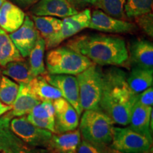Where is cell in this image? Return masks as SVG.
I'll return each mask as SVG.
<instances>
[{"label":"cell","mask_w":153,"mask_h":153,"mask_svg":"<svg viewBox=\"0 0 153 153\" xmlns=\"http://www.w3.org/2000/svg\"><path fill=\"white\" fill-rule=\"evenodd\" d=\"M30 91L36 97L43 101H54L55 99L62 97L60 91L50 85L44 76H34L28 83Z\"/></svg>","instance_id":"20"},{"label":"cell","mask_w":153,"mask_h":153,"mask_svg":"<svg viewBox=\"0 0 153 153\" xmlns=\"http://www.w3.org/2000/svg\"><path fill=\"white\" fill-rule=\"evenodd\" d=\"M88 28L106 33H126L135 30L136 26L123 19L114 18L101 10H94L91 14Z\"/></svg>","instance_id":"12"},{"label":"cell","mask_w":153,"mask_h":153,"mask_svg":"<svg viewBox=\"0 0 153 153\" xmlns=\"http://www.w3.org/2000/svg\"><path fill=\"white\" fill-rule=\"evenodd\" d=\"M9 126L11 131L16 137L30 146L40 148L50 146L52 133L34 126L28 121L26 116L12 118Z\"/></svg>","instance_id":"7"},{"label":"cell","mask_w":153,"mask_h":153,"mask_svg":"<svg viewBox=\"0 0 153 153\" xmlns=\"http://www.w3.org/2000/svg\"><path fill=\"white\" fill-rule=\"evenodd\" d=\"M44 77L50 85L60 91L62 97L74 107L78 116L82 113L79 99V86L76 76L70 74H44Z\"/></svg>","instance_id":"9"},{"label":"cell","mask_w":153,"mask_h":153,"mask_svg":"<svg viewBox=\"0 0 153 153\" xmlns=\"http://www.w3.org/2000/svg\"><path fill=\"white\" fill-rule=\"evenodd\" d=\"M110 148L106 145H97L83 140L76 148V153H107Z\"/></svg>","instance_id":"30"},{"label":"cell","mask_w":153,"mask_h":153,"mask_svg":"<svg viewBox=\"0 0 153 153\" xmlns=\"http://www.w3.org/2000/svg\"><path fill=\"white\" fill-rule=\"evenodd\" d=\"M129 52L133 67L153 69V45L150 41L144 39L133 41Z\"/></svg>","instance_id":"14"},{"label":"cell","mask_w":153,"mask_h":153,"mask_svg":"<svg viewBox=\"0 0 153 153\" xmlns=\"http://www.w3.org/2000/svg\"><path fill=\"white\" fill-rule=\"evenodd\" d=\"M126 0H97V6L105 14L114 18L123 19L126 18L124 6Z\"/></svg>","instance_id":"28"},{"label":"cell","mask_w":153,"mask_h":153,"mask_svg":"<svg viewBox=\"0 0 153 153\" xmlns=\"http://www.w3.org/2000/svg\"><path fill=\"white\" fill-rule=\"evenodd\" d=\"M32 19L36 29L45 41H47L57 33L62 26V21L53 16L33 15Z\"/></svg>","instance_id":"24"},{"label":"cell","mask_w":153,"mask_h":153,"mask_svg":"<svg viewBox=\"0 0 153 153\" xmlns=\"http://www.w3.org/2000/svg\"><path fill=\"white\" fill-rule=\"evenodd\" d=\"M45 45L46 44L45 39L42 36H40L28 55V64L30 66V72L33 76L44 75L46 74V69L43 61Z\"/></svg>","instance_id":"22"},{"label":"cell","mask_w":153,"mask_h":153,"mask_svg":"<svg viewBox=\"0 0 153 153\" xmlns=\"http://www.w3.org/2000/svg\"><path fill=\"white\" fill-rule=\"evenodd\" d=\"M45 64L48 74L76 75L94 63L74 50L62 46L48 52Z\"/></svg>","instance_id":"3"},{"label":"cell","mask_w":153,"mask_h":153,"mask_svg":"<svg viewBox=\"0 0 153 153\" xmlns=\"http://www.w3.org/2000/svg\"><path fill=\"white\" fill-rule=\"evenodd\" d=\"M38 1H40V0H13V1L16 4L23 9H27L28 7L35 4Z\"/></svg>","instance_id":"35"},{"label":"cell","mask_w":153,"mask_h":153,"mask_svg":"<svg viewBox=\"0 0 153 153\" xmlns=\"http://www.w3.org/2000/svg\"><path fill=\"white\" fill-rule=\"evenodd\" d=\"M152 143L129 127L113 128L110 148L120 153H145L150 152Z\"/></svg>","instance_id":"6"},{"label":"cell","mask_w":153,"mask_h":153,"mask_svg":"<svg viewBox=\"0 0 153 153\" xmlns=\"http://www.w3.org/2000/svg\"><path fill=\"white\" fill-rule=\"evenodd\" d=\"M127 82L131 91L139 94L152 86L153 69L133 67L127 75Z\"/></svg>","instance_id":"18"},{"label":"cell","mask_w":153,"mask_h":153,"mask_svg":"<svg viewBox=\"0 0 153 153\" xmlns=\"http://www.w3.org/2000/svg\"><path fill=\"white\" fill-rule=\"evenodd\" d=\"M41 100L30 91L28 83H20L18 94L9 114L14 117H20L28 114Z\"/></svg>","instance_id":"17"},{"label":"cell","mask_w":153,"mask_h":153,"mask_svg":"<svg viewBox=\"0 0 153 153\" xmlns=\"http://www.w3.org/2000/svg\"><path fill=\"white\" fill-rule=\"evenodd\" d=\"M3 68L1 73L19 84H27L34 77L30 72L28 62L24 60L9 62Z\"/></svg>","instance_id":"21"},{"label":"cell","mask_w":153,"mask_h":153,"mask_svg":"<svg viewBox=\"0 0 153 153\" xmlns=\"http://www.w3.org/2000/svg\"><path fill=\"white\" fill-rule=\"evenodd\" d=\"M135 20L140 28L142 29L145 33L149 36L152 37L153 36V16L152 13H147V14L140 15L135 17Z\"/></svg>","instance_id":"31"},{"label":"cell","mask_w":153,"mask_h":153,"mask_svg":"<svg viewBox=\"0 0 153 153\" xmlns=\"http://www.w3.org/2000/svg\"><path fill=\"white\" fill-rule=\"evenodd\" d=\"M145 153H150V152H145Z\"/></svg>","instance_id":"41"},{"label":"cell","mask_w":153,"mask_h":153,"mask_svg":"<svg viewBox=\"0 0 153 153\" xmlns=\"http://www.w3.org/2000/svg\"><path fill=\"white\" fill-rule=\"evenodd\" d=\"M30 116L37 118L45 119L54 117L55 108L53 101H43L33 107L29 114Z\"/></svg>","instance_id":"29"},{"label":"cell","mask_w":153,"mask_h":153,"mask_svg":"<svg viewBox=\"0 0 153 153\" xmlns=\"http://www.w3.org/2000/svg\"><path fill=\"white\" fill-rule=\"evenodd\" d=\"M9 37L18 49L22 57H27L40 37L33 21L28 16H25L20 28L9 34Z\"/></svg>","instance_id":"11"},{"label":"cell","mask_w":153,"mask_h":153,"mask_svg":"<svg viewBox=\"0 0 153 153\" xmlns=\"http://www.w3.org/2000/svg\"><path fill=\"white\" fill-rule=\"evenodd\" d=\"M27 119L30 123L33 124L34 126H37L38 128H43L48 131H51V133H55V118H45V119H41V118H37L33 117L28 114L26 116Z\"/></svg>","instance_id":"32"},{"label":"cell","mask_w":153,"mask_h":153,"mask_svg":"<svg viewBox=\"0 0 153 153\" xmlns=\"http://www.w3.org/2000/svg\"><path fill=\"white\" fill-rule=\"evenodd\" d=\"M152 106H146L135 103L132 109L129 128L148 139L152 143V131L150 127Z\"/></svg>","instance_id":"15"},{"label":"cell","mask_w":153,"mask_h":153,"mask_svg":"<svg viewBox=\"0 0 153 153\" xmlns=\"http://www.w3.org/2000/svg\"><path fill=\"white\" fill-rule=\"evenodd\" d=\"M67 153H76V152H75V151H72V152H68Z\"/></svg>","instance_id":"40"},{"label":"cell","mask_w":153,"mask_h":153,"mask_svg":"<svg viewBox=\"0 0 153 153\" xmlns=\"http://www.w3.org/2000/svg\"><path fill=\"white\" fill-rule=\"evenodd\" d=\"M20 7L9 1H4L0 7V28L7 33H13L20 28L25 19Z\"/></svg>","instance_id":"16"},{"label":"cell","mask_w":153,"mask_h":153,"mask_svg":"<svg viewBox=\"0 0 153 153\" xmlns=\"http://www.w3.org/2000/svg\"><path fill=\"white\" fill-rule=\"evenodd\" d=\"M12 108V106H7L4 104H3L1 101H0V117L2 116L4 114H6L7 112L9 111Z\"/></svg>","instance_id":"36"},{"label":"cell","mask_w":153,"mask_h":153,"mask_svg":"<svg viewBox=\"0 0 153 153\" xmlns=\"http://www.w3.org/2000/svg\"><path fill=\"white\" fill-rule=\"evenodd\" d=\"M127 73L121 69L108 68L103 72L102 94L99 109L108 115L114 123L128 126L137 101V94L130 89Z\"/></svg>","instance_id":"1"},{"label":"cell","mask_w":153,"mask_h":153,"mask_svg":"<svg viewBox=\"0 0 153 153\" xmlns=\"http://www.w3.org/2000/svg\"><path fill=\"white\" fill-rule=\"evenodd\" d=\"M22 60V56L9 36L0 28V66L4 67L9 62Z\"/></svg>","instance_id":"23"},{"label":"cell","mask_w":153,"mask_h":153,"mask_svg":"<svg viewBox=\"0 0 153 153\" xmlns=\"http://www.w3.org/2000/svg\"><path fill=\"white\" fill-rule=\"evenodd\" d=\"M55 108V133H65L76 129L79 116L74 108L62 97L53 101Z\"/></svg>","instance_id":"10"},{"label":"cell","mask_w":153,"mask_h":153,"mask_svg":"<svg viewBox=\"0 0 153 153\" xmlns=\"http://www.w3.org/2000/svg\"><path fill=\"white\" fill-rule=\"evenodd\" d=\"M68 1L77 11L85 9L89 6H96L97 2V0H68Z\"/></svg>","instance_id":"34"},{"label":"cell","mask_w":153,"mask_h":153,"mask_svg":"<svg viewBox=\"0 0 153 153\" xmlns=\"http://www.w3.org/2000/svg\"><path fill=\"white\" fill-rule=\"evenodd\" d=\"M67 46L87 57L98 65H123L128 59V51L123 38L91 34L76 36Z\"/></svg>","instance_id":"2"},{"label":"cell","mask_w":153,"mask_h":153,"mask_svg":"<svg viewBox=\"0 0 153 153\" xmlns=\"http://www.w3.org/2000/svg\"><path fill=\"white\" fill-rule=\"evenodd\" d=\"M107 153H120V152H117V151H116V150H113L112 148H110V150H109V151H108V152H107Z\"/></svg>","instance_id":"37"},{"label":"cell","mask_w":153,"mask_h":153,"mask_svg":"<svg viewBox=\"0 0 153 153\" xmlns=\"http://www.w3.org/2000/svg\"><path fill=\"white\" fill-rule=\"evenodd\" d=\"M81 142L79 130L53 135L50 142V148L57 153H67L75 151Z\"/></svg>","instance_id":"19"},{"label":"cell","mask_w":153,"mask_h":153,"mask_svg":"<svg viewBox=\"0 0 153 153\" xmlns=\"http://www.w3.org/2000/svg\"><path fill=\"white\" fill-rule=\"evenodd\" d=\"M152 0H126L124 12L128 18H135L152 12Z\"/></svg>","instance_id":"27"},{"label":"cell","mask_w":153,"mask_h":153,"mask_svg":"<svg viewBox=\"0 0 153 153\" xmlns=\"http://www.w3.org/2000/svg\"><path fill=\"white\" fill-rule=\"evenodd\" d=\"M137 103L146 106H152L153 105V89L152 87H149L146 90L141 92L137 96Z\"/></svg>","instance_id":"33"},{"label":"cell","mask_w":153,"mask_h":153,"mask_svg":"<svg viewBox=\"0 0 153 153\" xmlns=\"http://www.w3.org/2000/svg\"><path fill=\"white\" fill-rule=\"evenodd\" d=\"M1 69L0 68V80H1Z\"/></svg>","instance_id":"39"},{"label":"cell","mask_w":153,"mask_h":153,"mask_svg":"<svg viewBox=\"0 0 153 153\" xmlns=\"http://www.w3.org/2000/svg\"><path fill=\"white\" fill-rule=\"evenodd\" d=\"M30 12L35 16L66 17L77 14L78 11L68 0H40L31 6Z\"/></svg>","instance_id":"13"},{"label":"cell","mask_w":153,"mask_h":153,"mask_svg":"<svg viewBox=\"0 0 153 153\" xmlns=\"http://www.w3.org/2000/svg\"><path fill=\"white\" fill-rule=\"evenodd\" d=\"M76 75L82 109H99L102 94L103 70L98 65L92 64Z\"/></svg>","instance_id":"5"},{"label":"cell","mask_w":153,"mask_h":153,"mask_svg":"<svg viewBox=\"0 0 153 153\" xmlns=\"http://www.w3.org/2000/svg\"><path fill=\"white\" fill-rule=\"evenodd\" d=\"M12 118L9 112L0 117V153L10 148L19 139L10 129L9 124Z\"/></svg>","instance_id":"25"},{"label":"cell","mask_w":153,"mask_h":153,"mask_svg":"<svg viewBox=\"0 0 153 153\" xmlns=\"http://www.w3.org/2000/svg\"><path fill=\"white\" fill-rule=\"evenodd\" d=\"M4 1H5V0H0V7H1V4H2L3 2H4Z\"/></svg>","instance_id":"38"},{"label":"cell","mask_w":153,"mask_h":153,"mask_svg":"<svg viewBox=\"0 0 153 153\" xmlns=\"http://www.w3.org/2000/svg\"><path fill=\"white\" fill-rule=\"evenodd\" d=\"M114 123L101 109L86 110L82 114L79 132L88 142L108 146L112 141Z\"/></svg>","instance_id":"4"},{"label":"cell","mask_w":153,"mask_h":153,"mask_svg":"<svg viewBox=\"0 0 153 153\" xmlns=\"http://www.w3.org/2000/svg\"><path fill=\"white\" fill-rule=\"evenodd\" d=\"M19 85L4 75L0 80V101L7 106H12L16 98Z\"/></svg>","instance_id":"26"},{"label":"cell","mask_w":153,"mask_h":153,"mask_svg":"<svg viewBox=\"0 0 153 153\" xmlns=\"http://www.w3.org/2000/svg\"><path fill=\"white\" fill-rule=\"evenodd\" d=\"M91 14L90 10L85 9L77 14L65 18L62 21V26L60 30L45 41V48L50 49L57 47L63 41L89 27Z\"/></svg>","instance_id":"8"}]
</instances>
